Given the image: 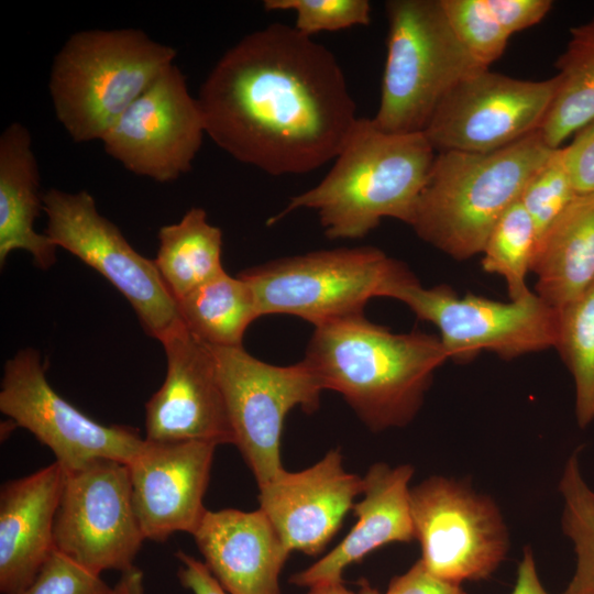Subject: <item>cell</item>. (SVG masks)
I'll return each instance as SVG.
<instances>
[{
	"label": "cell",
	"mask_w": 594,
	"mask_h": 594,
	"mask_svg": "<svg viewBox=\"0 0 594 594\" xmlns=\"http://www.w3.org/2000/svg\"><path fill=\"white\" fill-rule=\"evenodd\" d=\"M197 100L206 134L220 148L275 176L334 160L359 119L333 53L278 22L230 47Z\"/></svg>",
	"instance_id": "cell-1"
},
{
	"label": "cell",
	"mask_w": 594,
	"mask_h": 594,
	"mask_svg": "<svg viewBox=\"0 0 594 594\" xmlns=\"http://www.w3.org/2000/svg\"><path fill=\"white\" fill-rule=\"evenodd\" d=\"M447 360L439 337L394 333L362 314L315 327L302 361L323 389L341 394L369 428L380 431L413 420Z\"/></svg>",
	"instance_id": "cell-2"
},
{
	"label": "cell",
	"mask_w": 594,
	"mask_h": 594,
	"mask_svg": "<svg viewBox=\"0 0 594 594\" xmlns=\"http://www.w3.org/2000/svg\"><path fill=\"white\" fill-rule=\"evenodd\" d=\"M435 153L424 132L387 133L359 118L329 173L268 223L306 208L317 211L329 239H361L383 218L410 224Z\"/></svg>",
	"instance_id": "cell-3"
},
{
	"label": "cell",
	"mask_w": 594,
	"mask_h": 594,
	"mask_svg": "<svg viewBox=\"0 0 594 594\" xmlns=\"http://www.w3.org/2000/svg\"><path fill=\"white\" fill-rule=\"evenodd\" d=\"M554 150L536 130L492 152H438L409 226L458 261L480 254L495 223Z\"/></svg>",
	"instance_id": "cell-4"
},
{
	"label": "cell",
	"mask_w": 594,
	"mask_h": 594,
	"mask_svg": "<svg viewBox=\"0 0 594 594\" xmlns=\"http://www.w3.org/2000/svg\"><path fill=\"white\" fill-rule=\"evenodd\" d=\"M175 57L174 47L138 29L72 34L50 72L56 119L73 141H100Z\"/></svg>",
	"instance_id": "cell-5"
},
{
	"label": "cell",
	"mask_w": 594,
	"mask_h": 594,
	"mask_svg": "<svg viewBox=\"0 0 594 594\" xmlns=\"http://www.w3.org/2000/svg\"><path fill=\"white\" fill-rule=\"evenodd\" d=\"M387 54L375 125L384 132H424L447 94L488 68L454 34L440 0H389Z\"/></svg>",
	"instance_id": "cell-6"
},
{
	"label": "cell",
	"mask_w": 594,
	"mask_h": 594,
	"mask_svg": "<svg viewBox=\"0 0 594 594\" xmlns=\"http://www.w3.org/2000/svg\"><path fill=\"white\" fill-rule=\"evenodd\" d=\"M407 268L372 246L314 251L242 271L260 317L292 315L315 327L362 315L366 302L385 297Z\"/></svg>",
	"instance_id": "cell-7"
},
{
	"label": "cell",
	"mask_w": 594,
	"mask_h": 594,
	"mask_svg": "<svg viewBox=\"0 0 594 594\" xmlns=\"http://www.w3.org/2000/svg\"><path fill=\"white\" fill-rule=\"evenodd\" d=\"M385 297L435 324L455 362H468L482 351L514 359L554 348L558 338V309L532 292L507 302L471 294L459 297L449 286H421L407 271L389 284Z\"/></svg>",
	"instance_id": "cell-8"
},
{
	"label": "cell",
	"mask_w": 594,
	"mask_h": 594,
	"mask_svg": "<svg viewBox=\"0 0 594 594\" xmlns=\"http://www.w3.org/2000/svg\"><path fill=\"white\" fill-rule=\"evenodd\" d=\"M210 348L233 431V444L257 485H264L285 471L280 461V438L287 414L295 407L315 411L323 388L304 361L277 366L252 356L243 346Z\"/></svg>",
	"instance_id": "cell-9"
},
{
	"label": "cell",
	"mask_w": 594,
	"mask_h": 594,
	"mask_svg": "<svg viewBox=\"0 0 594 594\" xmlns=\"http://www.w3.org/2000/svg\"><path fill=\"white\" fill-rule=\"evenodd\" d=\"M45 234L107 278L133 307L144 331L161 341L183 323L177 301L154 261L138 253L116 224L98 212L86 190L43 194Z\"/></svg>",
	"instance_id": "cell-10"
},
{
	"label": "cell",
	"mask_w": 594,
	"mask_h": 594,
	"mask_svg": "<svg viewBox=\"0 0 594 594\" xmlns=\"http://www.w3.org/2000/svg\"><path fill=\"white\" fill-rule=\"evenodd\" d=\"M410 512L420 561L443 580H485L506 557L508 532L497 505L463 482L425 480L410 488Z\"/></svg>",
	"instance_id": "cell-11"
},
{
	"label": "cell",
	"mask_w": 594,
	"mask_h": 594,
	"mask_svg": "<svg viewBox=\"0 0 594 594\" xmlns=\"http://www.w3.org/2000/svg\"><path fill=\"white\" fill-rule=\"evenodd\" d=\"M0 410L51 449L65 473L100 459L128 464L145 441L138 429L102 425L64 399L50 385L40 353L32 348L6 362Z\"/></svg>",
	"instance_id": "cell-12"
},
{
	"label": "cell",
	"mask_w": 594,
	"mask_h": 594,
	"mask_svg": "<svg viewBox=\"0 0 594 594\" xmlns=\"http://www.w3.org/2000/svg\"><path fill=\"white\" fill-rule=\"evenodd\" d=\"M53 538L57 551L94 573L133 566L145 538L128 464L100 459L65 473Z\"/></svg>",
	"instance_id": "cell-13"
},
{
	"label": "cell",
	"mask_w": 594,
	"mask_h": 594,
	"mask_svg": "<svg viewBox=\"0 0 594 594\" xmlns=\"http://www.w3.org/2000/svg\"><path fill=\"white\" fill-rule=\"evenodd\" d=\"M556 87V76L521 80L483 68L447 94L424 133L438 152L502 148L540 129Z\"/></svg>",
	"instance_id": "cell-14"
},
{
	"label": "cell",
	"mask_w": 594,
	"mask_h": 594,
	"mask_svg": "<svg viewBox=\"0 0 594 594\" xmlns=\"http://www.w3.org/2000/svg\"><path fill=\"white\" fill-rule=\"evenodd\" d=\"M205 131L197 98L177 65L167 67L100 140L131 173L158 183L191 169Z\"/></svg>",
	"instance_id": "cell-15"
},
{
	"label": "cell",
	"mask_w": 594,
	"mask_h": 594,
	"mask_svg": "<svg viewBox=\"0 0 594 594\" xmlns=\"http://www.w3.org/2000/svg\"><path fill=\"white\" fill-rule=\"evenodd\" d=\"M161 343L167 372L161 388L145 404V440L233 443V431L210 345L184 323Z\"/></svg>",
	"instance_id": "cell-16"
},
{
	"label": "cell",
	"mask_w": 594,
	"mask_h": 594,
	"mask_svg": "<svg viewBox=\"0 0 594 594\" xmlns=\"http://www.w3.org/2000/svg\"><path fill=\"white\" fill-rule=\"evenodd\" d=\"M216 448L213 442L197 440L144 441L128 468L145 539L165 541L177 531L194 535L208 510L202 501Z\"/></svg>",
	"instance_id": "cell-17"
},
{
	"label": "cell",
	"mask_w": 594,
	"mask_h": 594,
	"mask_svg": "<svg viewBox=\"0 0 594 594\" xmlns=\"http://www.w3.org/2000/svg\"><path fill=\"white\" fill-rule=\"evenodd\" d=\"M363 477L348 473L338 449L299 472L284 471L258 486L260 509L286 548L318 554L363 492Z\"/></svg>",
	"instance_id": "cell-18"
},
{
	"label": "cell",
	"mask_w": 594,
	"mask_h": 594,
	"mask_svg": "<svg viewBox=\"0 0 594 594\" xmlns=\"http://www.w3.org/2000/svg\"><path fill=\"white\" fill-rule=\"evenodd\" d=\"M193 536L228 594H280L279 574L290 551L262 509L207 510Z\"/></svg>",
	"instance_id": "cell-19"
},
{
	"label": "cell",
	"mask_w": 594,
	"mask_h": 594,
	"mask_svg": "<svg viewBox=\"0 0 594 594\" xmlns=\"http://www.w3.org/2000/svg\"><path fill=\"white\" fill-rule=\"evenodd\" d=\"M65 481L55 461L0 490V591L22 594L54 551V524Z\"/></svg>",
	"instance_id": "cell-20"
},
{
	"label": "cell",
	"mask_w": 594,
	"mask_h": 594,
	"mask_svg": "<svg viewBox=\"0 0 594 594\" xmlns=\"http://www.w3.org/2000/svg\"><path fill=\"white\" fill-rule=\"evenodd\" d=\"M413 474L409 464H373L363 477V498L353 506L354 526L337 547L294 574L290 582L307 587L342 582L344 570L374 550L415 539L408 486Z\"/></svg>",
	"instance_id": "cell-21"
},
{
	"label": "cell",
	"mask_w": 594,
	"mask_h": 594,
	"mask_svg": "<svg viewBox=\"0 0 594 594\" xmlns=\"http://www.w3.org/2000/svg\"><path fill=\"white\" fill-rule=\"evenodd\" d=\"M43 207L31 133L22 123L13 122L0 135L1 267L15 250L30 253L41 270H48L55 263L57 246L33 228Z\"/></svg>",
	"instance_id": "cell-22"
},
{
	"label": "cell",
	"mask_w": 594,
	"mask_h": 594,
	"mask_svg": "<svg viewBox=\"0 0 594 594\" xmlns=\"http://www.w3.org/2000/svg\"><path fill=\"white\" fill-rule=\"evenodd\" d=\"M536 294L560 309L594 282V195H578L539 238Z\"/></svg>",
	"instance_id": "cell-23"
},
{
	"label": "cell",
	"mask_w": 594,
	"mask_h": 594,
	"mask_svg": "<svg viewBox=\"0 0 594 594\" xmlns=\"http://www.w3.org/2000/svg\"><path fill=\"white\" fill-rule=\"evenodd\" d=\"M154 264L176 301L224 270L222 232L202 208H190L180 221L158 231Z\"/></svg>",
	"instance_id": "cell-24"
},
{
	"label": "cell",
	"mask_w": 594,
	"mask_h": 594,
	"mask_svg": "<svg viewBox=\"0 0 594 594\" xmlns=\"http://www.w3.org/2000/svg\"><path fill=\"white\" fill-rule=\"evenodd\" d=\"M556 67V91L539 129L551 148L594 119V18L571 29Z\"/></svg>",
	"instance_id": "cell-25"
},
{
	"label": "cell",
	"mask_w": 594,
	"mask_h": 594,
	"mask_svg": "<svg viewBox=\"0 0 594 594\" xmlns=\"http://www.w3.org/2000/svg\"><path fill=\"white\" fill-rule=\"evenodd\" d=\"M187 330L211 346H243L248 327L260 318L251 286L226 271L177 301Z\"/></svg>",
	"instance_id": "cell-26"
},
{
	"label": "cell",
	"mask_w": 594,
	"mask_h": 594,
	"mask_svg": "<svg viewBox=\"0 0 594 594\" xmlns=\"http://www.w3.org/2000/svg\"><path fill=\"white\" fill-rule=\"evenodd\" d=\"M554 348L573 376L576 420L585 428L594 419V282L558 309Z\"/></svg>",
	"instance_id": "cell-27"
},
{
	"label": "cell",
	"mask_w": 594,
	"mask_h": 594,
	"mask_svg": "<svg viewBox=\"0 0 594 594\" xmlns=\"http://www.w3.org/2000/svg\"><path fill=\"white\" fill-rule=\"evenodd\" d=\"M537 242L534 222L519 200L502 215L487 237L481 252L482 267L505 279L510 300L531 293L526 278L531 272Z\"/></svg>",
	"instance_id": "cell-28"
},
{
	"label": "cell",
	"mask_w": 594,
	"mask_h": 594,
	"mask_svg": "<svg viewBox=\"0 0 594 594\" xmlns=\"http://www.w3.org/2000/svg\"><path fill=\"white\" fill-rule=\"evenodd\" d=\"M559 491L562 530L576 557L574 574L562 594H594V490L582 475L578 451L564 464Z\"/></svg>",
	"instance_id": "cell-29"
},
{
	"label": "cell",
	"mask_w": 594,
	"mask_h": 594,
	"mask_svg": "<svg viewBox=\"0 0 594 594\" xmlns=\"http://www.w3.org/2000/svg\"><path fill=\"white\" fill-rule=\"evenodd\" d=\"M454 34L484 67L504 53L509 35L497 22L485 0H440Z\"/></svg>",
	"instance_id": "cell-30"
},
{
	"label": "cell",
	"mask_w": 594,
	"mask_h": 594,
	"mask_svg": "<svg viewBox=\"0 0 594 594\" xmlns=\"http://www.w3.org/2000/svg\"><path fill=\"white\" fill-rule=\"evenodd\" d=\"M578 196L563 161L562 146L529 179L519 198L531 218L538 240Z\"/></svg>",
	"instance_id": "cell-31"
},
{
	"label": "cell",
	"mask_w": 594,
	"mask_h": 594,
	"mask_svg": "<svg viewBox=\"0 0 594 594\" xmlns=\"http://www.w3.org/2000/svg\"><path fill=\"white\" fill-rule=\"evenodd\" d=\"M263 7L266 11L295 12L294 28L309 37L371 22L367 0H265Z\"/></svg>",
	"instance_id": "cell-32"
},
{
	"label": "cell",
	"mask_w": 594,
	"mask_h": 594,
	"mask_svg": "<svg viewBox=\"0 0 594 594\" xmlns=\"http://www.w3.org/2000/svg\"><path fill=\"white\" fill-rule=\"evenodd\" d=\"M110 588L100 574L54 549L22 594H107Z\"/></svg>",
	"instance_id": "cell-33"
},
{
	"label": "cell",
	"mask_w": 594,
	"mask_h": 594,
	"mask_svg": "<svg viewBox=\"0 0 594 594\" xmlns=\"http://www.w3.org/2000/svg\"><path fill=\"white\" fill-rule=\"evenodd\" d=\"M563 161L578 195H594V119L562 146Z\"/></svg>",
	"instance_id": "cell-34"
},
{
	"label": "cell",
	"mask_w": 594,
	"mask_h": 594,
	"mask_svg": "<svg viewBox=\"0 0 594 594\" xmlns=\"http://www.w3.org/2000/svg\"><path fill=\"white\" fill-rule=\"evenodd\" d=\"M485 2L509 36L539 23L552 7L550 0H485Z\"/></svg>",
	"instance_id": "cell-35"
},
{
	"label": "cell",
	"mask_w": 594,
	"mask_h": 594,
	"mask_svg": "<svg viewBox=\"0 0 594 594\" xmlns=\"http://www.w3.org/2000/svg\"><path fill=\"white\" fill-rule=\"evenodd\" d=\"M385 594H466L460 584L429 572L420 560L402 575L395 576Z\"/></svg>",
	"instance_id": "cell-36"
},
{
	"label": "cell",
	"mask_w": 594,
	"mask_h": 594,
	"mask_svg": "<svg viewBox=\"0 0 594 594\" xmlns=\"http://www.w3.org/2000/svg\"><path fill=\"white\" fill-rule=\"evenodd\" d=\"M175 556L182 563L177 575L185 588L193 594H228L204 562L182 550H178Z\"/></svg>",
	"instance_id": "cell-37"
},
{
	"label": "cell",
	"mask_w": 594,
	"mask_h": 594,
	"mask_svg": "<svg viewBox=\"0 0 594 594\" xmlns=\"http://www.w3.org/2000/svg\"><path fill=\"white\" fill-rule=\"evenodd\" d=\"M512 594H549L540 582L532 551L529 547L524 549Z\"/></svg>",
	"instance_id": "cell-38"
},
{
	"label": "cell",
	"mask_w": 594,
	"mask_h": 594,
	"mask_svg": "<svg viewBox=\"0 0 594 594\" xmlns=\"http://www.w3.org/2000/svg\"><path fill=\"white\" fill-rule=\"evenodd\" d=\"M107 594H146L142 570L133 565L121 572L119 581Z\"/></svg>",
	"instance_id": "cell-39"
},
{
	"label": "cell",
	"mask_w": 594,
	"mask_h": 594,
	"mask_svg": "<svg viewBox=\"0 0 594 594\" xmlns=\"http://www.w3.org/2000/svg\"><path fill=\"white\" fill-rule=\"evenodd\" d=\"M308 594H378L377 591L370 587L367 584L361 590L360 593L348 590L342 582L323 583L309 587Z\"/></svg>",
	"instance_id": "cell-40"
}]
</instances>
